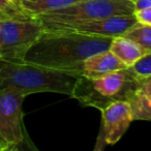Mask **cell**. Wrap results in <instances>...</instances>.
I'll return each instance as SVG.
<instances>
[{
    "mask_svg": "<svg viewBox=\"0 0 151 151\" xmlns=\"http://www.w3.org/2000/svg\"><path fill=\"white\" fill-rule=\"evenodd\" d=\"M113 38L45 30L40 40L27 52L24 61L82 75V65L85 59L95 53L109 50Z\"/></svg>",
    "mask_w": 151,
    "mask_h": 151,
    "instance_id": "obj_1",
    "label": "cell"
},
{
    "mask_svg": "<svg viewBox=\"0 0 151 151\" xmlns=\"http://www.w3.org/2000/svg\"><path fill=\"white\" fill-rule=\"evenodd\" d=\"M80 73L58 70L31 63L0 60V89L13 87L24 95L34 93H59L73 96Z\"/></svg>",
    "mask_w": 151,
    "mask_h": 151,
    "instance_id": "obj_2",
    "label": "cell"
},
{
    "mask_svg": "<svg viewBox=\"0 0 151 151\" xmlns=\"http://www.w3.org/2000/svg\"><path fill=\"white\" fill-rule=\"evenodd\" d=\"M138 89V77L132 67H127L99 78H87L81 75L71 97L83 107H92L101 111L114 101H127Z\"/></svg>",
    "mask_w": 151,
    "mask_h": 151,
    "instance_id": "obj_3",
    "label": "cell"
},
{
    "mask_svg": "<svg viewBox=\"0 0 151 151\" xmlns=\"http://www.w3.org/2000/svg\"><path fill=\"white\" fill-rule=\"evenodd\" d=\"M44 32L36 17L0 20V60L24 63L27 52Z\"/></svg>",
    "mask_w": 151,
    "mask_h": 151,
    "instance_id": "obj_4",
    "label": "cell"
},
{
    "mask_svg": "<svg viewBox=\"0 0 151 151\" xmlns=\"http://www.w3.org/2000/svg\"><path fill=\"white\" fill-rule=\"evenodd\" d=\"M136 7L132 0H83L59 11L40 14L36 18L42 25L65 24L88 21L113 16L134 15Z\"/></svg>",
    "mask_w": 151,
    "mask_h": 151,
    "instance_id": "obj_5",
    "label": "cell"
},
{
    "mask_svg": "<svg viewBox=\"0 0 151 151\" xmlns=\"http://www.w3.org/2000/svg\"><path fill=\"white\" fill-rule=\"evenodd\" d=\"M26 95L13 87L0 89V149L15 150L24 142L23 105Z\"/></svg>",
    "mask_w": 151,
    "mask_h": 151,
    "instance_id": "obj_6",
    "label": "cell"
},
{
    "mask_svg": "<svg viewBox=\"0 0 151 151\" xmlns=\"http://www.w3.org/2000/svg\"><path fill=\"white\" fill-rule=\"evenodd\" d=\"M101 122L94 151L118 143L134 121L132 107L126 101H117L101 110Z\"/></svg>",
    "mask_w": 151,
    "mask_h": 151,
    "instance_id": "obj_7",
    "label": "cell"
},
{
    "mask_svg": "<svg viewBox=\"0 0 151 151\" xmlns=\"http://www.w3.org/2000/svg\"><path fill=\"white\" fill-rule=\"evenodd\" d=\"M138 22L136 16H113L103 19L88 20L65 24L44 25L45 30H59V31L75 32L91 36L115 37L125 33L132 25Z\"/></svg>",
    "mask_w": 151,
    "mask_h": 151,
    "instance_id": "obj_8",
    "label": "cell"
},
{
    "mask_svg": "<svg viewBox=\"0 0 151 151\" xmlns=\"http://www.w3.org/2000/svg\"><path fill=\"white\" fill-rule=\"evenodd\" d=\"M127 67L112 51L106 50L85 59L82 65V76L87 78H99L112 71Z\"/></svg>",
    "mask_w": 151,
    "mask_h": 151,
    "instance_id": "obj_9",
    "label": "cell"
},
{
    "mask_svg": "<svg viewBox=\"0 0 151 151\" xmlns=\"http://www.w3.org/2000/svg\"><path fill=\"white\" fill-rule=\"evenodd\" d=\"M110 51L114 53L126 66L134 65L144 55L149 52L148 50L141 47L134 40L124 35H118L112 40Z\"/></svg>",
    "mask_w": 151,
    "mask_h": 151,
    "instance_id": "obj_10",
    "label": "cell"
},
{
    "mask_svg": "<svg viewBox=\"0 0 151 151\" xmlns=\"http://www.w3.org/2000/svg\"><path fill=\"white\" fill-rule=\"evenodd\" d=\"M83 0H22L26 11L36 17L40 14L59 11Z\"/></svg>",
    "mask_w": 151,
    "mask_h": 151,
    "instance_id": "obj_11",
    "label": "cell"
},
{
    "mask_svg": "<svg viewBox=\"0 0 151 151\" xmlns=\"http://www.w3.org/2000/svg\"><path fill=\"white\" fill-rule=\"evenodd\" d=\"M134 120L151 121V95L138 89L128 99Z\"/></svg>",
    "mask_w": 151,
    "mask_h": 151,
    "instance_id": "obj_12",
    "label": "cell"
},
{
    "mask_svg": "<svg viewBox=\"0 0 151 151\" xmlns=\"http://www.w3.org/2000/svg\"><path fill=\"white\" fill-rule=\"evenodd\" d=\"M35 17L26 11L22 0H0V20L26 19Z\"/></svg>",
    "mask_w": 151,
    "mask_h": 151,
    "instance_id": "obj_13",
    "label": "cell"
},
{
    "mask_svg": "<svg viewBox=\"0 0 151 151\" xmlns=\"http://www.w3.org/2000/svg\"><path fill=\"white\" fill-rule=\"evenodd\" d=\"M122 35L134 40L137 44L148 51H151V25L137 22Z\"/></svg>",
    "mask_w": 151,
    "mask_h": 151,
    "instance_id": "obj_14",
    "label": "cell"
},
{
    "mask_svg": "<svg viewBox=\"0 0 151 151\" xmlns=\"http://www.w3.org/2000/svg\"><path fill=\"white\" fill-rule=\"evenodd\" d=\"M138 78L151 76V51L142 57L134 65L130 66Z\"/></svg>",
    "mask_w": 151,
    "mask_h": 151,
    "instance_id": "obj_15",
    "label": "cell"
},
{
    "mask_svg": "<svg viewBox=\"0 0 151 151\" xmlns=\"http://www.w3.org/2000/svg\"><path fill=\"white\" fill-rule=\"evenodd\" d=\"M134 16H136L138 22L145 24H150L151 25V7L145 9H141V11L134 12Z\"/></svg>",
    "mask_w": 151,
    "mask_h": 151,
    "instance_id": "obj_16",
    "label": "cell"
},
{
    "mask_svg": "<svg viewBox=\"0 0 151 151\" xmlns=\"http://www.w3.org/2000/svg\"><path fill=\"white\" fill-rule=\"evenodd\" d=\"M139 80V89L143 92L151 95V76L147 77H141L138 78Z\"/></svg>",
    "mask_w": 151,
    "mask_h": 151,
    "instance_id": "obj_17",
    "label": "cell"
},
{
    "mask_svg": "<svg viewBox=\"0 0 151 151\" xmlns=\"http://www.w3.org/2000/svg\"><path fill=\"white\" fill-rule=\"evenodd\" d=\"M132 2L134 3L136 11H141L151 7V0H134Z\"/></svg>",
    "mask_w": 151,
    "mask_h": 151,
    "instance_id": "obj_18",
    "label": "cell"
},
{
    "mask_svg": "<svg viewBox=\"0 0 151 151\" xmlns=\"http://www.w3.org/2000/svg\"><path fill=\"white\" fill-rule=\"evenodd\" d=\"M132 1H134V0H132Z\"/></svg>",
    "mask_w": 151,
    "mask_h": 151,
    "instance_id": "obj_19",
    "label": "cell"
}]
</instances>
